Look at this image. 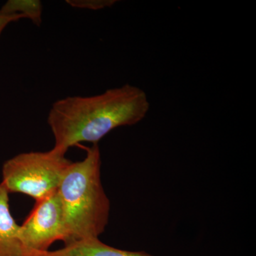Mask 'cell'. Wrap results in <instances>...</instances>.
<instances>
[{"label":"cell","mask_w":256,"mask_h":256,"mask_svg":"<svg viewBox=\"0 0 256 256\" xmlns=\"http://www.w3.org/2000/svg\"><path fill=\"white\" fill-rule=\"evenodd\" d=\"M150 102L140 88L126 84L92 96H69L54 102L47 117L55 144L66 154L82 142L98 144L111 131L132 126L146 117Z\"/></svg>","instance_id":"obj_1"},{"label":"cell","mask_w":256,"mask_h":256,"mask_svg":"<svg viewBox=\"0 0 256 256\" xmlns=\"http://www.w3.org/2000/svg\"><path fill=\"white\" fill-rule=\"evenodd\" d=\"M101 156L98 144L86 148L82 161L72 162L58 192L62 210L64 244L99 238L110 216V202L101 182Z\"/></svg>","instance_id":"obj_2"},{"label":"cell","mask_w":256,"mask_h":256,"mask_svg":"<svg viewBox=\"0 0 256 256\" xmlns=\"http://www.w3.org/2000/svg\"><path fill=\"white\" fill-rule=\"evenodd\" d=\"M72 162L53 148L21 153L3 164L2 183L9 193L24 194L38 201L58 190Z\"/></svg>","instance_id":"obj_3"},{"label":"cell","mask_w":256,"mask_h":256,"mask_svg":"<svg viewBox=\"0 0 256 256\" xmlns=\"http://www.w3.org/2000/svg\"><path fill=\"white\" fill-rule=\"evenodd\" d=\"M20 235L32 256L48 252L57 240L64 242L63 210L57 191L36 201L31 213L20 226Z\"/></svg>","instance_id":"obj_4"},{"label":"cell","mask_w":256,"mask_h":256,"mask_svg":"<svg viewBox=\"0 0 256 256\" xmlns=\"http://www.w3.org/2000/svg\"><path fill=\"white\" fill-rule=\"evenodd\" d=\"M9 192L0 183V256H32L20 235V226L10 210Z\"/></svg>","instance_id":"obj_5"},{"label":"cell","mask_w":256,"mask_h":256,"mask_svg":"<svg viewBox=\"0 0 256 256\" xmlns=\"http://www.w3.org/2000/svg\"><path fill=\"white\" fill-rule=\"evenodd\" d=\"M40 256H153L144 252H128L110 246L99 238L84 239Z\"/></svg>","instance_id":"obj_6"},{"label":"cell","mask_w":256,"mask_h":256,"mask_svg":"<svg viewBox=\"0 0 256 256\" xmlns=\"http://www.w3.org/2000/svg\"><path fill=\"white\" fill-rule=\"evenodd\" d=\"M0 11L5 14H20L28 18L36 26L42 24L43 4L40 0H9Z\"/></svg>","instance_id":"obj_7"},{"label":"cell","mask_w":256,"mask_h":256,"mask_svg":"<svg viewBox=\"0 0 256 256\" xmlns=\"http://www.w3.org/2000/svg\"><path fill=\"white\" fill-rule=\"evenodd\" d=\"M72 8L82 10H100L111 8L117 2L116 0H66Z\"/></svg>","instance_id":"obj_8"},{"label":"cell","mask_w":256,"mask_h":256,"mask_svg":"<svg viewBox=\"0 0 256 256\" xmlns=\"http://www.w3.org/2000/svg\"><path fill=\"white\" fill-rule=\"evenodd\" d=\"M22 18H24L22 15L5 14V13L2 12L0 11V37H1L2 34L4 31V28L10 24L20 21Z\"/></svg>","instance_id":"obj_9"}]
</instances>
